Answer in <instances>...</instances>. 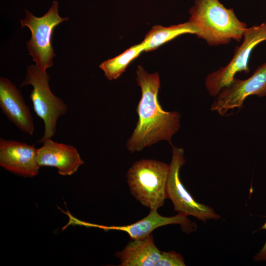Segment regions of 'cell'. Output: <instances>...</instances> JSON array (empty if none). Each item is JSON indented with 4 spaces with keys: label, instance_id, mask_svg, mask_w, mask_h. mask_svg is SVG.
Returning <instances> with one entry per match:
<instances>
[{
    "label": "cell",
    "instance_id": "obj_1",
    "mask_svg": "<svg viewBox=\"0 0 266 266\" xmlns=\"http://www.w3.org/2000/svg\"><path fill=\"white\" fill-rule=\"evenodd\" d=\"M136 74L141 98L136 108L138 122L126 144L132 153L140 151L160 141L170 142L180 127V114L165 111L159 103L161 83L158 72L148 73L139 65Z\"/></svg>",
    "mask_w": 266,
    "mask_h": 266
},
{
    "label": "cell",
    "instance_id": "obj_2",
    "mask_svg": "<svg viewBox=\"0 0 266 266\" xmlns=\"http://www.w3.org/2000/svg\"><path fill=\"white\" fill-rule=\"evenodd\" d=\"M189 21L198 28L196 35L209 46L240 42L247 24L240 21L233 9L227 8L219 0H195L189 9Z\"/></svg>",
    "mask_w": 266,
    "mask_h": 266
},
{
    "label": "cell",
    "instance_id": "obj_3",
    "mask_svg": "<svg viewBox=\"0 0 266 266\" xmlns=\"http://www.w3.org/2000/svg\"><path fill=\"white\" fill-rule=\"evenodd\" d=\"M169 166L154 160L135 162L127 174L132 195L150 209H158L167 199L166 183Z\"/></svg>",
    "mask_w": 266,
    "mask_h": 266
},
{
    "label": "cell",
    "instance_id": "obj_4",
    "mask_svg": "<svg viewBox=\"0 0 266 266\" xmlns=\"http://www.w3.org/2000/svg\"><path fill=\"white\" fill-rule=\"evenodd\" d=\"M49 78L46 71L42 70L36 65H31L27 67L26 77L20 85V87L31 85L33 87L30 97L34 112L44 124V134L38 141L39 143L51 139L55 135L58 118L66 114L68 109L62 100L51 92Z\"/></svg>",
    "mask_w": 266,
    "mask_h": 266
},
{
    "label": "cell",
    "instance_id": "obj_5",
    "mask_svg": "<svg viewBox=\"0 0 266 266\" xmlns=\"http://www.w3.org/2000/svg\"><path fill=\"white\" fill-rule=\"evenodd\" d=\"M25 17L20 20L21 27H27L31 32L30 40L26 43L29 54L36 66L42 70L52 66L55 56L51 44V38L55 28L60 23L68 20L58 14V2L54 0L48 11L42 17L34 16L25 9Z\"/></svg>",
    "mask_w": 266,
    "mask_h": 266
},
{
    "label": "cell",
    "instance_id": "obj_6",
    "mask_svg": "<svg viewBox=\"0 0 266 266\" xmlns=\"http://www.w3.org/2000/svg\"><path fill=\"white\" fill-rule=\"evenodd\" d=\"M243 38L241 44L235 47L233 57L229 64L206 76L205 86L211 97H216L222 88L229 85L237 73H249L251 54L256 46L266 41V21L247 28Z\"/></svg>",
    "mask_w": 266,
    "mask_h": 266
},
{
    "label": "cell",
    "instance_id": "obj_7",
    "mask_svg": "<svg viewBox=\"0 0 266 266\" xmlns=\"http://www.w3.org/2000/svg\"><path fill=\"white\" fill-rule=\"evenodd\" d=\"M169 166L166 183V196L172 201L174 210L185 216H192L202 222L217 220L220 216L211 207L196 201L187 191L180 178V170L186 163L184 149L174 146Z\"/></svg>",
    "mask_w": 266,
    "mask_h": 266
},
{
    "label": "cell",
    "instance_id": "obj_8",
    "mask_svg": "<svg viewBox=\"0 0 266 266\" xmlns=\"http://www.w3.org/2000/svg\"><path fill=\"white\" fill-rule=\"evenodd\" d=\"M255 95L266 96V62L259 66L247 79L234 78L231 84L221 89L215 97L211 110L224 116L231 110H239L243 106L245 99Z\"/></svg>",
    "mask_w": 266,
    "mask_h": 266
},
{
    "label": "cell",
    "instance_id": "obj_9",
    "mask_svg": "<svg viewBox=\"0 0 266 266\" xmlns=\"http://www.w3.org/2000/svg\"><path fill=\"white\" fill-rule=\"evenodd\" d=\"M38 149L17 140L0 138V166L14 174L33 177L38 174Z\"/></svg>",
    "mask_w": 266,
    "mask_h": 266
},
{
    "label": "cell",
    "instance_id": "obj_10",
    "mask_svg": "<svg viewBox=\"0 0 266 266\" xmlns=\"http://www.w3.org/2000/svg\"><path fill=\"white\" fill-rule=\"evenodd\" d=\"M0 107L7 118L24 133L34 131L33 119L22 94L8 79L0 78Z\"/></svg>",
    "mask_w": 266,
    "mask_h": 266
},
{
    "label": "cell",
    "instance_id": "obj_11",
    "mask_svg": "<svg viewBox=\"0 0 266 266\" xmlns=\"http://www.w3.org/2000/svg\"><path fill=\"white\" fill-rule=\"evenodd\" d=\"M42 143L36 157L40 166L55 167L60 175L66 176L73 174L84 163L77 149L72 145L56 142L51 139Z\"/></svg>",
    "mask_w": 266,
    "mask_h": 266
},
{
    "label": "cell",
    "instance_id": "obj_12",
    "mask_svg": "<svg viewBox=\"0 0 266 266\" xmlns=\"http://www.w3.org/2000/svg\"><path fill=\"white\" fill-rule=\"evenodd\" d=\"M188 216L177 213L176 215L165 217L160 215L157 209H151L149 214L133 224L122 226L100 227L102 229L114 230L127 233L132 239L143 238L151 233L155 229L166 225L178 224L186 233H190L197 229L196 224L191 222Z\"/></svg>",
    "mask_w": 266,
    "mask_h": 266
},
{
    "label": "cell",
    "instance_id": "obj_13",
    "mask_svg": "<svg viewBox=\"0 0 266 266\" xmlns=\"http://www.w3.org/2000/svg\"><path fill=\"white\" fill-rule=\"evenodd\" d=\"M161 254L151 233L142 239H132L116 256L120 259L121 266H155Z\"/></svg>",
    "mask_w": 266,
    "mask_h": 266
},
{
    "label": "cell",
    "instance_id": "obj_14",
    "mask_svg": "<svg viewBox=\"0 0 266 266\" xmlns=\"http://www.w3.org/2000/svg\"><path fill=\"white\" fill-rule=\"evenodd\" d=\"M198 32L197 27L189 21L169 27L154 26L142 41L144 45V51L154 50L179 35L187 33L196 34Z\"/></svg>",
    "mask_w": 266,
    "mask_h": 266
},
{
    "label": "cell",
    "instance_id": "obj_15",
    "mask_svg": "<svg viewBox=\"0 0 266 266\" xmlns=\"http://www.w3.org/2000/svg\"><path fill=\"white\" fill-rule=\"evenodd\" d=\"M143 51L144 45L141 42L131 46L118 56L104 61L99 66L103 71L108 80H115L125 71L128 66Z\"/></svg>",
    "mask_w": 266,
    "mask_h": 266
},
{
    "label": "cell",
    "instance_id": "obj_16",
    "mask_svg": "<svg viewBox=\"0 0 266 266\" xmlns=\"http://www.w3.org/2000/svg\"><path fill=\"white\" fill-rule=\"evenodd\" d=\"M184 258L176 252H162L161 256L155 266H185Z\"/></svg>",
    "mask_w": 266,
    "mask_h": 266
},
{
    "label": "cell",
    "instance_id": "obj_17",
    "mask_svg": "<svg viewBox=\"0 0 266 266\" xmlns=\"http://www.w3.org/2000/svg\"><path fill=\"white\" fill-rule=\"evenodd\" d=\"M259 230H266V221ZM255 262H266V241L261 249L254 256Z\"/></svg>",
    "mask_w": 266,
    "mask_h": 266
}]
</instances>
